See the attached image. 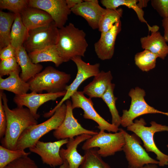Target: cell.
<instances>
[{
  "label": "cell",
  "mask_w": 168,
  "mask_h": 168,
  "mask_svg": "<svg viewBox=\"0 0 168 168\" xmlns=\"http://www.w3.org/2000/svg\"><path fill=\"white\" fill-rule=\"evenodd\" d=\"M3 91L0 90V93L6 116L7 126L5 135L1 139V145L8 149L16 150L21 133L28 127L38 124V122L27 108L17 106L10 109L7 96Z\"/></svg>",
  "instance_id": "cell-1"
},
{
  "label": "cell",
  "mask_w": 168,
  "mask_h": 168,
  "mask_svg": "<svg viewBox=\"0 0 168 168\" xmlns=\"http://www.w3.org/2000/svg\"><path fill=\"white\" fill-rule=\"evenodd\" d=\"M58 31L56 46L63 62L71 60L74 57H84L88 46L84 31L72 23L58 29Z\"/></svg>",
  "instance_id": "cell-2"
},
{
  "label": "cell",
  "mask_w": 168,
  "mask_h": 168,
  "mask_svg": "<svg viewBox=\"0 0 168 168\" xmlns=\"http://www.w3.org/2000/svg\"><path fill=\"white\" fill-rule=\"evenodd\" d=\"M66 110V104L63 103L56 110L49 119L26 128L19 137L16 150H24L33 146L43 135L52 130L56 129L63 122Z\"/></svg>",
  "instance_id": "cell-3"
},
{
  "label": "cell",
  "mask_w": 168,
  "mask_h": 168,
  "mask_svg": "<svg viewBox=\"0 0 168 168\" xmlns=\"http://www.w3.org/2000/svg\"><path fill=\"white\" fill-rule=\"evenodd\" d=\"M71 78L70 74L48 66L27 82L31 92L41 93L45 91L47 93H55L66 90Z\"/></svg>",
  "instance_id": "cell-4"
},
{
  "label": "cell",
  "mask_w": 168,
  "mask_h": 168,
  "mask_svg": "<svg viewBox=\"0 0 168 168\" xmlns=\"http://www.w3.org/2000/svg\"><path fill=\"white\" fill-rule=\"evenodd\" d=\"M150 124L151 126H146L145 120L142 118L139 120H135L127 129V130L133 132L141 139L147 152H153L156 155L160 166L167 165L168 155L163 153L157 148L154 141V136L156 133L168 132V126L158 124L154 121H151Z\"/></svg>",
  "instance_id": "cell-5"
},
{
  "label": "cell",
  "mask_w": 168,
  "mask_h": 168,
  "mask_svg": "<svg viewBox=\"0 0 168 168\" xmlns=\"http://www.w3.org/2000/svg\"><path fill=\"white\" fill-rule=\"evenodd\" d=\"M125 143L124 135L120 128L119 132L114 133L100 131L97 134L85 141L82 148L85 151L99 147V149L97 150L99 154L102 157H105L122 151Z\"/></svg>",
  "instance_id": "cell-6"
},
{
  "label": "cell",
  "mask_w": 168,
  "mask_h": 168,
  "mask_svg": "<svg viewBox=\"0 0 168 168\" xmlns=\"http://www.w3.org/2000/svg\"><path fill=\"white\" fill-rule=\"evenodd\" d=\"M128 95L131 98V103L128 110H123L121 125L123 127H127L131 125L135 119L143 114L160 113L168 116V112L159 111L148 104L144 99L146 93L143 89L138 87L132 88Z\"/></svg>",
  "instance_id": "cell-7"
},
{
  "label": "cell",
  "mask_w": 168,
  "mask_h": 168,
  "mask_svg": "<svg viewBox=\"0 0 168 168\" xmlns=\"http://www.w3.org/2000/svg\"><path fill=\"white\" fill-rule=\"evenodd\" d=\"M58 38V28L53 21L48 25L29 30L23 46L29 53L56 45Z\"/></svg>",
  "instance_id": "cell-8"
},
{
  "label": "cell",
  "mask_w": 168,
  "mask_h": 168,
  "mask_svg": "<svg viewBox=\"0 0 168 168\" xmlns=\"http://www.w3.org/2000/svg\"><path fill=\"white\" fill-rule=\"evenodd\" d=\"M71 60L75 63L77 68L76 78L70 85L67 86L66 94L58 103L52 110L44 114L43 116L45 118L52 116L58 107L77 91L78 87L83 82L90 77H94L100 72L99 63L91 64L83 61L80 56L74 57Z\"/></svg>",
  "instance_id": "cell-9"
},
{
  "label": "cell",
  "mask_w": 168,
  "mask_h": 168,
  "mask_svg": "<svg viewBox=\"0 0 168 168\" xmlns=\"http://www.w3.org/2000/svg\"><path fill=\"white\" fill-rule=\"evenodd\" d=\"M125 138L123 150L128 163V168H140L149 164H158L159 161L151 157L141 145L135 134L131 135L121 128Z\"/></svg>",
  "instance_id": "cell-10"
},
{
  "label": "cell",
  "mask_w": 168,
  "mask_h": 168,
  "mask_svg": "<svg viewBox=\"0 0 168 168\" xmlns=\"http://www.w3.org/2000/svg\"><path fill=\"white\" fill-rule=\"evenodd\" d=\"M73 110L80 108L83 111V118L92 120L98 125L97 128L100 131L106 130L116 133L119 131V127L110 123L102 118L97 112L93 106V103L91 98H87L82 91L75 92L71 97Z\"/></svg>",
  "instance_id": "cell-11"
},
{
  "label": "cell",
  "mask_w": 168,
  "mask_h": 168,
  "mask_svg": "<svg viewBox=\"0 0 168 168\" xmlns=\"http://www.w3.org/2000/svg\"><path fill=\"white\" fill-rule=\"evenodd\" d=\"M67 110L64 119L61 124L53 133L54 136L58 140L74 138L83 134L92 136L98 133L96 131L84 128L74 117L71 101L69 99L65 103Z\"/></svg>",
  "instance_id": "cell-12"
},
{
  "label": "cell",
  "mask_w": 168,
  "mask_h": 168,
  "mask_svg": "<svg viewBox=\"0 0 168 168\" xmlns=\"http://www.w3.org/2000/svg\"><path fill=\"white\" fill-rule=\"evenodd\" d=\"M28 6L48 13L58 29L64 26L71 12L66 0H29Z\"/></svg>",
  "instance_id": "cell-13"
},
{
  "label": "cell",
  "mask_w": 168,
  "mask_h": 168,
  "mask_svg": "<svg viewBox=\"0 0 168 168\" xmlns=\"http://www.w3.org/2000/svg\"><path fill=\"white\" fill-rule=\"evenodd\" d=\"M68 141V139L52 142H44L39 140L29 149L31 152L39 155L43 163L51 167H55L63 163L60 154V150L61 147L66 144Z\"/></svg>",
  "instance_id": "cell-14"
},
{
  "label": "cell",
  "mask_w": 168,
  "mask_h": 168,
  "mask_svg": "<svg viewBox=\"0 0 168 168\" xmlns=\"http://www.w3.org/2000/svg\"><path fill=\"white\" fill-rule=\"evenodd\" d=\"M66 92V90L58 93L43 94L31 92L21 95H15L13 100L17 106L26 107L37 120L40 115L37 111L41 105L49 101L54 100L58 98L63 97Z\"/></svg>",
  "instance_id": "cell-15"
},
{
  "label": "cell",
  "mask_w": 168,
  "mask_h": 168,
  "mask_svg": "<svg viewBox=\"0 0 168 168\" xmlns=\"http://www.w3.org/2000/svg\"><path fill=\"white\" fill-rule=\"evenodd\" d=\"M120 20L116 22L108 31L101 34L99 40L94 44L95 53L98 58L102 60L111 59L114 53L115 40L121 30Z\"/></svg>",
  "instance_id": "cell-16"
},
{
  "label": "cell",
  "mask_w": 168,
  "mask_h": 168,
  "mask_svg": "<svg viewBox=\"0 0 168 168\" xmlns=\"http://www.w3.org/2000/svg\"><path fill=\"white\" fill-rule=\"evenodd\" d=\"M106 8L101 7L97 0H86L71 9L74 14L83 18L93 30L98 29L100 19Z\"/></svg>",
  "instance_id": "cell-17"
},
{
  "label": "cell",
  "mask_w": 168,
  "mask_h": 168,
  "mask_svg": "<svg viewBox=\"0 0 168 168\" xmlns=\"http://www.w3.org/2000/svg\"><path fill=\"white\" fill-rule=\"evenodd\" d=\"M152 27L151 35L140 38L141 47L164 59L168 55V45L163 36L158 31L159 27L157 25Z\"/></svg>",
  "instance_id": "cell-18"
},
{
  "label": "cell",
  "mask_w": 168,
  "mask_h": 168,
  "mask_svg": "<svg viewBox=\"0 0 168 168\" xmlns=\"http://www.w3.org/2000/svg\"><path fill=\"white\" fill-rule=\"evenodd\" d=\"M92 136L83 134L75 138L68 139L66 144V148H61L60 150V155L63 161L66 160L69 168H79L84 159L77 151L78 146L81 142L91 138Z\"/></svg>",
  "instance_id": "cell-19"
},
{
  "label": "cell",
  "mask_w": 168,
  "mask_h": 168,
  "mask_svg": "<svg viewBox=\"0 0 168 168\" xmlns=\"http://www.w3.org/2000/svg\"><path fill=\"white\" fill-rule=\"evenodd\" d=\"M20 15L23 24L28 30L48 25L54 21L46 12L34 7H28Z\"/></svg>",
  "instance_id": "cell-20"
},
{
  "label": "cell",
  "mask_w": 168,
  "mask_h": 168,
  "mask_svg": "<svg viewBox=\"0 0 168 168\" xmlns=\"http://www.w3.org/2000/svg\"><path fill=\"white\" fill-rule=\"evenodd\" d=\"M25 48L23 46L16 49L15 58L21 69V78L27 82L31 78L41 72L43 66L39 63L35 64L31 61Z\"/></svg>",
  "instance_id": "cell-21"
},
{
  "label": "cell",
  "mask_w": 168,
  "mask_h": 168,
  "mask_svg": "<svg viewBox=\"0 0 168 168\" xmlns=\"http://www.w3.org/2000/svg\"><path fill=\"white\" fill-rule=\"evenodd\" d=\"M112 79L110 71H101L94 77L92 82L84 87L82 92L91 98H101L111 83Z\"/></svg>",
  "instance_id": "cell-22"
},
{
  "label": "cell",
  "mask_w": 168,
  "mask_h": 168,
  "mask_svg": "<svg viewBox=\"0 0 168 168\" xmlns=\"http://www.w3.org/2000/svg\"><path fill=\"white\" fill-rule=\"evenodd\" d=\"M20 72H12L5 78L0 77V90L12 92L17 96L27 93L30 90L29 84L21 78Z\"/></svg>",
  "instance_id": "cell-23"
},
{
  "label": "cell",
  "mask_w": 168,
  "mask_h": 168,
  "mask_svg": "<svg viewBox=\"0 0 168 168\" xmlns=\"http://www.w3.org/2000/svg\"><path fill=\"white\" fill-rule=\"evenodd\" d=\"M32 62L38 64L42 62H51L58 67L63 62L56 45L47 46L28 53Z\"/></svg>",
  "instance_id": "cell-24"
},
{
  "label": "cell",
  "mask_w": 168,
  "mask_h": 168,
  "mask_svg": "<svg viewBox=\"0 0 168 168\" xmlns=\"http://www.w3.org/2000/svg\"><path fill=\"white\" fill-rule=\"evenodd\" d=\"M16 14L0 11V49L10 44V33Z\"/></svg>",
  "instance_id": "cell-25"
},
{
  "label": "cell",
  "mask_w": 168,
  "mask_h": 168,
  "mask_svg": "<svg viewBox=\"0 0 168 168\" xmlns=\"http://www.w3.org/2000/svg\"><path fill=\"white\" fill-rule=\"evenodd\" d=\"M138 0H101L100 2L106 9L115 10L119 6H125L133 9L136 13L139 20L145 23L147 25L149 32L152 27L150 26L144 18V12L137 5Z\"/></svg>",
  "instance_id": "cell-26"
},
{
  "label": "cell",
  "mask_w": 168,
  "mask_h": 168,
  "mask_svg": "<svg viewBox=\"0 0 168 168\" xmlns=\"http://www.w3.org/2000/svg\"><path fill=\"white\" fill-rule=\"evenodd\" d=\"M28 31L22 21L20 14H16L11 31L10 44L15 49L23 46Z\"/></svg>",
  "instance_id": "cell-27"
},
{
  "label": "cell",
  "mask_w": 168,
  "mask_h": 168,
  "mask_svg": "<svg viewBox=\"0 0 168 168\" xmlns=\"http://www.w3.org/2000/svg\"><path fill=\"white\" fill-rule=\"evenodd\" d=\"M123 13V9L121 8L115 10L106 8L99 24L98 29L101 34L109 31L116 22L120 20Z\"/></svg>",
  "instance_id": "cell-28"
},
{
  "label": "cell",
  "mask_w": 168,
  "mask_h": 168,
  "mask_svg": "<svg viewBox=\"0 0 168 168\" xmlns=\"http://www.w3.org/2000/svg\"><path fill=\"white\" fill-rule=\"evenodd\" d=\"M115 85L111 83L101 98L108 106L112 117V124L119 127L121 125V116L119 114L115 103L117 98L114 94Z\"/></svg>",
  "instance_id": "cell-29"
},
{
  "label": "cell",
  "mask_w": 168,
  "mask_h": 168,
  "mask_svg": "<svg viewBox=\"0 0 168 168\" xmlns=\"http://www.w3.org/2000/svg\"><path fill=\"white\" fill-rule=\"evenodd\" d=\"M84 157L79 168H111L103 160L97 150L92 148L85 151Z\"/></svg>",
  "instance_id": "cell-30"
},
{
  "label": "cell",
  "mask_w": 168,
  "mask_h": 168,
  "mask_svg": "<svg viewBox=\"0 0 168 168\" xmlns=\"http://www.w3.org/2000/svg\"><path fill=\"white\" fill-rule=\"evenodd\" d=\"M158 57L150 51L144 49L136 54L134 56L135 64L142 71L148 72L154 68Z\"/></svg>",
  "instance_id": "cell-31"
},
{
  "label": "cell",
  "mask_w": 168,
  "mask_h": 168,
  "mask_svg": "<svg viewBox=\"0 0 168 168\" xmlns=\"http://www.w3.org/2000/svg\"><path fill=\"white\" fill-rule=\"evenodd\" d=\"M30 152L24 150H12L0 146V168H4L15 160L26 156H28Z\"/></svg>",
  "instance_id": "cell-32"
},
{
  "label": "cell",
  "mask_w": 168,
  "mask_h": 168,
  "mask_svg": "<svg viewBox=\"0 0 168 168\" xmlns=\"http://www.w3.org/2000/svg\"><path fill=\"white\" fill-rule=\"evenodd\" d=\"M28 0H0V7L12 11L15 14L21 13L28 7Z\"/></svg>",
  "instance_id": "cell-33"
},
{
  "label": "cell",
  "mask_w": 168,
  "mask_h": 168,
  "mask_svg": "<svg viewBox=\"0 0 168 168\" xmlns=\"http://www.w3.org/2000/svg\"><path fill=\"white\" fill-rule=\"evenodd\" d=\"M21 69L15 57L1 60L0 62V77L9 75L11 73L19 72Z\"/></svg>",
  "instance_id": "cell-34"
},
{
  "label": "cell",
  "mask_w": 168,
  "mask_h": 168,
  "mask_svg": "<svg viewBox=\"0 0 168 168\" xmlns=\"http://www.w3.org/2000/svg\"><path fill=\"white\" fill-rule=\"evenodd\" d=\"M6 167L7 168H39L35 161L28 156L19 158Z\"/></svg>",
  "instance_id": "cell-35"
},
{
  "label": "cell",
  "mask_w": 168,
  "mask_h": 168,
  "mask_svg": "<svg viewBox=\"0 0 168 168\" xmlns=\"http://www.w3.org/2000/svg\"><path fill=\"white\" fill-rule=\"evenodd\" d=\"M151 4L163 18L168 17V0H152Z\"/></svg>",
  "instance_id": "cell-36"
},
{
  "label": "cell",
  "mask_w": 168,
  "mask_h": 168,
  "mask_svg": "<svg viewBox=\"0 0 168 168\" xmlns=\"http://www.w3.org/2000/svg\"><path fill=\"white\" fill-rule=\"evenodd\" d=\"M7 120L3 107L2 94L0 93V138H3L5 134Z\"/></svg>",
  "instance_id": "cell-37"
},
{
  "label": "cell",
  "mask_w": 168,
  "mask_h": 168,
  "mask_svg": "<svg viewBox=\"0 0 168 168\" xmlns=\"http://www.w3.org/2000/svg\"><path fill=\"white\" fill-rule=\"evenodd\" d=\"M16 49L11 44L0 49L1 60L15 57Z\"/></svg>",
  "instance_id": "cell-38"
},
{
  "label": "cell",
  "mask_w": 168,
  "mask_h": 168,
  "mask_svg": "<svg viewBox=\"0 0 168 168\" xmlns=\"http://www.w3.org/2000/svg\"><path fill=\"white\" fill-rule=\"evenodd\" d=\"M162 25L164 30L163 37L166 42H168V17L163 19Z\"/></svg>",
  "instance_id": "cell-39"
},
{
  "label": "cell",
  "mask_w": 168,
  "mask_h": 168,
  "mask_svg": "<svg viewBox=\"0 0 168 168\" xmlns=\"http://www.w3.org/2000/svg\"><path fill=\"white\" fill-rule=\"evenodd\" d=\"M83 1L82 0H66L67 5L70 9Z\"/></svg>",
  "instance_id": "cell-40"
},
{
  "label": "cell",
  "mask_w": 168,
  "mask_h": 168,
  "mask_svg": "<svg viewBox=\"0 0 168 168\" xmlns=\"http://www.w3.org/2000/svg\"><path fill=\"white\" fill-rule=\"evenodd\" d=\"M149 0H139L137 3V5L140 8L147 7Z\"/></svg>",
  "instance_id": "cell-41"
},
{
  "label": "cell",
  "mask_w": 168,
  "mask_h": 168,
  "mask_svg": "<svg viewBox=\"0 0 168 168\" xmlns=\"http://www.w3.org/2000/svg\"><path fill=\"white\" fill-rule=\"evenodd\" d=\"M157 166L156 164H149L145 165L143 167L140 168H157Z\"/></svg>",
  "instance_id": "cell-42"
},
{
  "label": "cell",
  "mask_w": 168,
  "mask_h": 168,
  "mask_svg": "<svg viewBox=\"0 0 168 168\" xmlns=\"http://www.w3.org/2000/svg\"><path fill=\"white\" fill-rule=\"evenodd\" d=\"M59 168H69L68 161L65 160H63V163L60 166Z\"/></svg>",
  "instance_id": "cell-43"
},
{
  "label": "cell",
  "mask_w": 168,
  "mask_h": 168,
  "mask_svg": "<svg viewBox=\"0 0 168 168\" xmlns=\"http://www.w3.org/2000/svg\"><path fill=\"white\" fill-rule=\"evenodd\" d=\"M167 148H168V144H167Z\"/></svg>",
  "instance_id": "cell-44"
},
{
  "label": "cell",
  "mask_w": 168,
  "mask_h": 168,
  "mask_svg": "<svg viewBox=\"0 0 168 168\" xmlns=\"http://www.w3.org/2000/svg\"><path fill=\"white\" fill-rule=\"evenodd\" d=\"M4 168H7L6 167H4Z\"/></svg>",
  "instance_id": "cell-45"
}]
</instances>
